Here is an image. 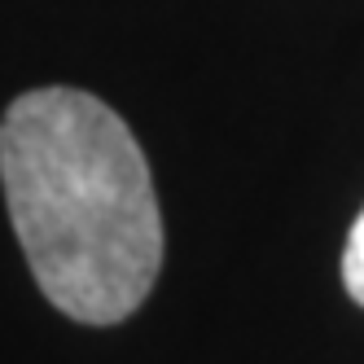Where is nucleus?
Masks as SVG:
<instances>
[{"instance_id":"1","label":"nucleus","mask_w":364,"mask_h":364,"mask_svg":"<svg viewBox=\"0 0 364 364\" xmlns=\"http://www.w3.org/2000/svg\"><path fill=\"white\" fill-rule=\"evenodd\" d=\"M0 189L40 294L80 325H119L163 268L149 163L106 101L31 88L0 119Z\"/></svg>"},{"instance_id":"2","label":"nucleus","mask_w":364,"mask_h":364,"mask_svg":"<svg viewBox=\"0 0 364 364\" xmlns=\"http://www.w3.org/2000/svg\"><path fill=\"white\" fill-rule=\"evenodd\" d=\"M343 285H347V294L364 307V211L355 215V224L347 232V246H343Z\"/></svg>"}]
</instances>
